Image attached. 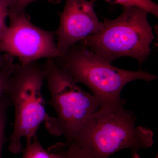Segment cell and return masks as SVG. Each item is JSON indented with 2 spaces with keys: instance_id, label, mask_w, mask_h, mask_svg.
Masks as SVG:
<instances>
[{
  "instance_id": "1",
  "label": "cell",
  "mask_w": 158,
  "mask_h": 158,
  "mask_svg": "<svg viewBox=\"0 0 158 158\" xmlns=\"http://www.w3.org/2000/svg\"><path fill=\"white\" fill-rule=\"evenodd\" d=\"M67 73L76 84L87 86L98 100L99 108L123 111L125 100L122 90L128 83L135 80L151 82L157 76L141 69L131 71L117 68L104 60L81 42L70 47L61 56L53 59Z\"/></svg>"
},
{
  "instance_id": "2",
  "label": "cell",
  "mask_w": 158,
  "mask_h": 158,
  "mask_svg": "<svg viewBox=\"0 0 158 158\" xmlns=\"http://www.w3.org/2000/svg\"><path fill=\"white\" fill-rule=\"evenodd\" d=\"M136 120L129 110L99 108L86 119L71 143L92 158H109L124 149L130 150L133 158H141L140 150L152 146L154 134L150 129L137 126Z\"/></svg>"
},
{
  "instance_id": "3",
  "label": "cell",
  "mask_w": 158,
  "mask_h": 158,
  "mask_svg": "<svg viewBox=\"0 0 158 158\" xmlns=\"http://www.w3.org/2000/svg\"><path fill=\"white\" fill-rule=\"evenodd\" d=\"M45 81L43 64L38 61L26 65L15 64L14 71L6 84L5 93L14 109L13 131L9 137V151H23L22 140L32 139L37 135L42 123L51 116L46 110L42 88Z\"/></svg>"
},
{
  "instance_id": "4",
  "label": "cell",
  "mask_w": 158,
  "mask_h": 158,
  "mask_svg": "<svg viewBox=\"0 0 158 158\" xmlns=\"http://www.w3.org/2000/svg\"><path fill=\"white\" fill-rule=\"evenodd\" d=\"M148 14L138 7L123 8L117 18L105 19L98 32L80 42L110 63L120 57H129L141 65L149 56L155 39Z\"/></svg>"
},
{
  "instance_id": "5",
  "label": "cell",
  "mask_w": 158,
  "mask_h": 158,
  "mask_svg": "<svg viewBox=\"0 0 158 158\" xmlns=\"http://www.w3.org/2000/svg\"><path fill=\"white\" fill-rule=\"evenodd\" d=\"M43 65L50 95L49 104L56 114V117L51 116L45 125L50 134L63 136L69 144L86 119L98 110L99 102L90 92L82 90L53 59H47Z\"/></svg>"
},
{
  "instance_id": "6",
  "label": "cell",
  "mask_w": 158,
  "mask_h": 158,
  "mask_svg": "<svg viewBox=\"0 0 158 158\" xmlns=\"http://www.w3.org/2000/svg\"><path fill=\"white\" fill-rule=\"evenodd\" d=\"M8 17L10 23L0 39V52L17 58L21 65L61 56L55 41V32L35 25L25 13H9Z\"/></svg>"
},
{
  "instance_id": "7",
  "label": "cell",
  "mask_w": 158,
  "mask_h": 158,
  "mask_svg": "<svg viewBox=\"0 0 158 158\" xmlns=\"http://www.w3.org/2000/svg\"><path fill=\"white\" fill-rule=\"evenodd\" d=\"M95 0H65L60 14V24L55 34L61 56L71 46L96 34L102 27L94 9Z\"/></svg>"
},
{
  "instance_id": "8",
  "label": "cell",
  "mask_w": 158,
  "mask_h": 158,
  "mask_svg": "<svg viewBox=\"0 0 158 158\" xmlns=\"http://www.w3.org/2000/svg\"><path fill=\"white\" fill-rule=\"evenodd\" d=\"M63 143L55 144L46 150L43 147L37 136L26 141L23 150V158H64L62 147Z\"/></svg>"
},
{
  "instance_id": "9",
  "label": "cell",
  "mask_w": 158,
  "mask_h": 158,
  "mask_svg": "<svg viewBox=\"0 0 158 158\" xmlns=\"http://www.w3.org/2000/svg\"><path fill=\"white\" fill-rule=\"evenodd\" d=\"M110 4H118L125 7H138L144 9L148 13L158 17V6L152 0H103Z\"/></svg>"
},
{
  "instance_id": "10",
  "label": "cell",
  "mask_w": 158,
  "mask_h": 158,
  "mask_svg": "<svg viewBox=\"0 0 158 158\" xmlns=\"http://www.w3.org/2000/svg\"><path fill=\"white\" fill-rule=\"evenodd\" d=\"M11 106V103L9 97L4 94L0 98V158H2L3 148L6 141L7 113Z\"/></svg>"
},
{
  "instance_id": "11",
  "label": "cell",
  "mask_w": 158,
  "mask_h": 158,
  "mask_svg": "<svg viewBox=\"0 0 158 158\" xmlns=\"http://www.w3.org/2000/svg\"><path fill=\"white\" fill-rule=\"evenodd\" d=\"M15 65L14 58L11 56L6 65L0 69V98L5 94L6 84L14 71Z\"/></svg>"
},
{
  "instance_id": "12",
  "label": "cell",
  "mask_w": 158,
  "mask_h": 158,
  "mask_svg": "<svg viewBox=\"0 0 158 158\" xmlns=\"http://www.w3.org/2000/svg\"><path fill=\"white\" fill-rule=\"evenodd\" d=\"M62 149L64 158H92L85 150L73 143H63Z\"/></svg>"
},
{
  "instance_id": "13",
  "label": "cell",
  "mask_w": 158,
  "mask_h": 158,
  "mask_svg": "<svg viewBox=\"0 0 158 158\" xmlns=\"http://www.w3.org/2000/svg\"><path fill=\"white\" fill-rule=\"evenodd\" d=\"M36 0H11V4L9 7V13L21 14L25 13V10L28 6ZM49 2L54 4L61 3L62 0H47Z\"/></svg>"
},
{
  "instance_id": "14",
  "label": "cell",
  "mask_w": 158,
  "mask_h": 158,
  "mask_svg": "<svg viewBox=\"0 0 158 158\" xmlns=\"http://www.w3.org/2000/svg\"><path fill=\"white\" fill-rule=\"evenodd\" d=\"M10 4L11 0H0V39L4 36L8 29L6 19L9 16Z\"/></svg>"
},
{
  "instance_id": "15",
  "label": "cell",
  "mask_w": 158,
  "mask_h": 158,
  "mask_svg": "<svg viewBox=\"0 0 158 158\" xmlns=\"http://www.w3.org/2000/svg\"><path fill=\"white\" fill-rule=\"evenodd\" d=\"M11 56H12L9 54H5L4 55H2L0 53V69L6 65Z\"/></svg>"
},
{
  "instance_id": "16",
  "label": "cell",
  "mask_w": 158,
  "mask_h": 158,
  "mask_svg": "<svg viewBox=\"0 0 158 158\" xmlns=\"http://www.w3.org/2000/svg\"><path fill=\"white\" fill-rule=\"evenodd\" d=\"M158 155H157L155 157V158H158Z\"/></svg>"
}]
</instances>
